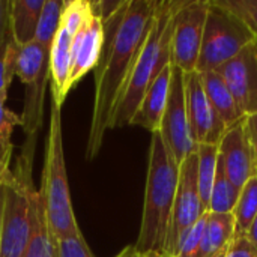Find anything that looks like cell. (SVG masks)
I'll return each mask as SVG.
<instances>
[{
  "label": "cell",
  "instance_id": "cell-30",
  "mask_svg": "<svg viewBox=\"0 0 257 257\" xmlns=\"http://www.w3.org/2000/svg\"><path fill=\"white\" fill-rule=\"evenodd\" d=\"M220 5L236 14L253 32L257 42V0H217Z\"/></svg>",
  "mask_w": 257,
  "mask_h": 257
},
{
  "label": "cell",
  "instance_id": "cell-12",
  "mask_svg": "<svg viewBox=\"0 0 257 257\" xmlns=\"http://www.w3.org/2000/svg\"><path fill=\"white\" fill-rule=\"evenodd\" d=\"M218 157L223 161L229 181L239 191L250 178L256 176L254 157L247 126V116L238 120L224 133L218 145Z\"/></svg>",
  "mask_w": 257,
  "mask_h": 257
},
{
  "label": "cell",
  "instance_id": "cell-34",
  "mask_svg": "<svg viewBox=\"0 0 257 257\" xmlns=\"http://www.w3.org/2000/svg\"><path fill=\"white\" fill-rule=\"evenodd\" d=\"M6 176L2 181V184H0V251H2V236H3V209H5V184H6Z\"/></svg>",
  "mask_w": 257,
  "mask_h": 257
},
{
  "label": "cell",
  "instance_id": "cell-29",
  "mask_svg": "<svg viewBox=\"0 0 257 257\" xmlns=\"http://www.w3.org/2000/svg\"><path fill=\"white\" fill-rule=\"evenodd\" d=\"M53 257H95V254L78 229L53 242Z\"/></svg>",
  "mask_w": 257,
  "mask_h": 257
},
{
  "label": "cell",
  "instance_id": "cell-7",
  "mask_svg": "<svg viewBox=\"0 0 257 257\" xmlns=\"http://www.w3.org/2000/svg\"><path fill=\"white\" fill-rule=\"evenodd\" d=\"M208 8L209 2L206 0H179L173 14L172 63L184 74L196 71Z\"/></svg>",
  "mask_w": 257,
  "mask_h": 257
},
{
  "label": "cell",
  "instance_id": "cell-14",
  "mask_svg": "<svg viewBox=\"0 0 257 257\" xmlns=\"http://www.w3.org/2000/svg\"><path fill=\"white\" fill-rule=\"evenodd\" d=\"M170 78H172V62L163 68V71L155 77L152 84L148 87L130 125L142 126L148 130L151 134L160 131L163 114L167 105Z\"/></svg>",
  "mask_w": 257,
  "mask_h": 257
},
{
  "label": "cell",
  "instance_id": "cell-36",
  "mask_svg": "<svg viewBox=\"0 0 257 257\" xmlns=\"http://www.w3.org/2000/svg\"><path fill=\"white\" fill-rule=\"evenodd\" d=\"M114 257H142V253L136 248V245H128Z\"/></svg>",
  "mask_w": 257,
  "mask_h": 257
},
{
  "label": "cell",
  "instance_id": "cell-15",
  "mask_svg": "<svg viewBox=\"0 0 257 257\" xmlns=\"http://www.w3.org/2000/svg\"><path fill=\"white\" fill-rule=\"evenodd\" d=\"M72 41L71 35L63 27L59 29L57 35L50 48V90L51 101L59 107L63 105L66 96L69 95V75L72 65Z\"/></svg>",
  "mask_w": 257,
  "mask_h": 257
},
{
  "label": "cell",
  "instance_id": "cell-5",
  "mask_svg": "<svg viewBox=\"0 0 257 257\" xmlns=\"http://www.w3.org/2000/svg\"><path fill=\"white\" fill-rule=\"evenodd\" d=\"M36 137H26L21 154L11 169L5 184V209H3V236L0 257H23L30 215V194L33 191V157Z\"/></svg>",
  "mask_w": 257,
  "mask_h": 257
},
{
  "label": "cell",
  "instance_id": "cell-33",
  "mask_svg": "<svg viewBox=\"0 0 257 257\" xmlns=\"http://www.w3.org/2000/svg\"><path fill=\"white\" fill-rule=\"evenodd\" d=\"M9 3L11 0H0V42L6 36L11 24H9Z\"/></svg>",
  "mask_w": 257,
  "mask_h": 257
},
{
  "label": "cell",
  "instance_id": "cell-31",
  "mask_svg": "<svg viewBox=\"0 0 257 257\" xmlns=\"http://www.w3.org/2000/svg\"><path fill=\"white\" fill-rule=\"evenodd\" d=\"M226 257H257V248L247 239L245 235L235 238Z\"/></svg>",
  "mask_w": 257,
  "mask_h": 257
},
{
  "label": "cell",
  "instance_id": "cell-13",
  "mask_svg": "<svg viewBox=\"0 0 257 257\" xmlns=\"http://www.w3.org/2000/svg\"><path fill=\"white\" fill-rule=\"evenodd\" d=\"M104 44V23L93 15L72 41V65L69 75V89L72 90L78 81L95 69Z\"/></svg>",
  "mask_w": 257,
  "mask_h": 257
},
{
  "label": "cell",
  "instance_id": "cell-37",
  "mask_svg": "<svg viewBox=\"0 0 257 257\" xmlns=\"http://www.w3.org/2000/svg\"><path fill=\"white\" fill-rule=\"evenodd\" d=\"M9 170H11V161H6V160L0 158V184H2V181L5 179V176L8 175Z\"/></svg>",
  "mask_w": 257,
  "mask_h": 257
},
{
  "label": "cell",
  "instance_id": "cell-1",
  "mask_svg": "<svg viewBox=\"0 0 257 257\" xmlns=\"http://www.w3.org/2000/svg\"><path fill=\"white\" fill-rule=\"evenodd\" d=\"M158 6L160 0H123L104 21V44L93 69L95 95L84 152L89 161L101 152L117 101L152 29Z\"/></svg>",
  "mask_w": 257,
  "mask_h": 257
},
{
  "label": "cell",
  "instance_id": "cell-9",
  "mask_svg": "<svg viewBox=\"0 0 257 257\" xmlns=\"http://www.w3.org/2000/svg\"><path fill=\"white\" fill-rule=\"evenodd\" d=\"M184 77L185 74L172 63L169 98L160 126L161 139L178 166H181V163L196 151L190 133Z\"/></svg>",
  "mask_w": 257,
  "mask_h": 257
},
{
  "label": "cell",
  "instance_id": "cell-25",
  "mask_svg": "<svg viewBox=\"0 0 257 257\" xmlns=\"http://www.w3.org/2000/svg\"><path fill=\"white\" fill-rule=\"evenodd\" d=\"M236 236L245 235L251 221L257 215V175L250 178L241 188L236 206L233 209Z\"/></svg>",
  "mask_w": 257,
  "mask_h": 257
},
{
  "label": "cell",
  "instance_id": "cell-22",
  "mask_svg": "<svg viewBox=\"0 0 257 257\" xmlns=\"http://www.w3.org/2000/svg\"><path fill=\"white\" fill-rule=\"evenodd\" d=\"M239 190L232 185L229 181L223 161L218 157L217 160V172H215V179L211 191V199L208 205V212L212 214H232L236 202H238Z\"/></svg>",
  "mask_w": 257,
  "mask_h": 257
},
{
  "label": "cell",
  "instance_id": "cell-16",
  "mask_svg": "<svg viewBox=\"0 0 257 257\" xmlns=\"http://www.w3.org/2000/svg\"><path fill=\"white\" fill-rule=\"evenodd\" d=\"M236 238L233 214L208 212L197 257H226Z\"/></svg>",
  "mask_w": 257,
  "mask_h": 257
},
{
  "label": "cell",
  "instance_id": "cell-6",
  "mask_svg": "<svg viewBox=\"0 0 257 257\" xmlns=\"http://www.w3.org/2000/svg\"><path fill=\"white\" fill-rule=\"evenodd\" d=\"M253 41V32L236 14L217 0H209L196 71L199 74L217 71Z\"/></svg>",
  "mask_w": 257,
  "mask_h": 257
},
{
  "label": "cell",
  "instance_id": "cell-38",
  "mask_svg": "<svg viewBox=\"0 0 257 257\" xmlns=\"http://www.w3.org/2000/svg\"><path fill=\"white\" fill-rule=\"evenodd\" d=\"M142 257H173L169 254L167 251H148V253H142Z\"/></svg>",
  "mask_w": 257,
  "mask_h": 257
},
{
  "label": "cell",
  "instance_id": "cell-18",
  "mask_svg": "<svg viewBox=\"0 0 257 257\" xmlns=\"http://www.w3.org/2000/svg\"><path fill=\"white\" fill-rule=\"evenodd\" d=\"M23 257H53V238L39 193L33 188L30 194L29 235Z\"/></svg>",
  "mask_w": 257,
  "mask_h": 257
},
{
  "label": "cell",
  "instance_id": "cell-27",
  "mask_svg": "<svg viewBox=\"0 0 257 257\" xmlns=\"http://www.w3.org/2000/svg\"><path fill=\"white\" fill-rule=\"evenodd\" d=\"M92 17H93V12H92L90 2H87V0L66 2L65 11H63V15H62L60 27H63L71 35L75 36Z\"/></svg>",
  "mask_w": 257,
  "mask_h": 257
},
{
  "label": "cell",
  "instance_id": "cell-3",
  "mask_svg": "<svg viewBox=\"0 0 257 257\" xmlns=\"http://www.w3.org/2000/svg\"><path fill=\"white\" fill-rule=\"evenodd\" d=\"M178 5L179 0L160 2L152 29L140 50V54L117 101L110 130L123 128L131 123V119L137 111L148 87L163 71V68L172 62L173 14Z\"/></svg>",
  "mask_w": 257,
  "mask_h": 257
},
{
  "label": "cell",
  "instance_id": "cell-11",
  "mask_svg": "<svg viewBox=\"0 0 257 257\" xmlns=\"http://www.w3.org/2000/svg\"><path fill=\"white\" fill-rule=\"evenodd\" d=\"M217 72L230 89L244 116L257 113V42L253 41Z\"/></svg>",
  "mask_w": 257,
  "mask_h": 257
},
{
  "label": "cell",
  "instance_id": "cell-20",
  "mask_svg": "<svg viewBox=\"0 0 257 257\" xmlns=\"http://www.w3.org/2000/svg\"><path fill=\"white\" fill-rule=\"evenodd\" d=\"M50 84V68L32 86L26 87L24 110L21 117V128L26 137H38L44 120V99Z\"/></svg>",
  "mask_w": 257,
  "mask_h": 257
},
{
  "label": "cell",
  "instance_id": "cell-17",
  "mask_svg": "<svg viewBox=\"0 0 257 257\" xmlns=\"http://www.w3.org/2000/svg\"><path fill=\"white\" fill-rule=\"evenodd\" d=\"M200 80H202L205 93H206L211 105L214 107L215 113L224 123L226 130H229L238 120L245 117L244 113L241 111L239 105L236 104L230 89L227 87L226 81L217 71H209V72L200 74Z\"/></svg>",
  "mask_w": 257,
  "mask_h": 257
},
{
  "label": "cell",
  "instance_id": "cell-19",
  "mask_svg": "<svg viewBox=\"0 0 257 257\" xmlns=\"http://www.w3.org/2000/svg\"><path fill=\"white\" fill-rule=\"evenodd\" d=\"M44 3L45 0H11L9 24L18 47L35 41Z\"/></svg>",
  "mask_w": 257,
  "mask_h": 257
},
{
  "label": "cell",
  "instance_id": "cell-35",
  "mask_svg": "<svg viewBox=\"0 0 257 257\" xmlns=\"http://www.w3.org/2000/svg\"><path fill=\"white\" fill-rule=\"evenodd\" d=\"M245 236H247V239H248V241L257 248V215L254 217V220L251 221V224H250V227H248Z\"/></svg>",
  "mask_w": 257,
  "mask_h": 257
},
{
  "label": "cell",
  "instance_id": "cell-4",
  "mask_svg": "<svg viewBox=\"0 0 257 257\" xmlns=\"http://www.w3.org/2000/svg\"><path fill=\"white\" fill-rule=\"evenodd\" d=\"M38 193L45 209L53 242L80 229L74 214L68 184L63 151L62 107L53 101L50 108V125L45 139L41 187Z\"/></svg>",
  "mask_w": 257,
  "mask_h": 257
},
{
  "label": "cell",
  "instance_id": "cell-2",
  "mask_svg": "<svg viewBox=\"0 0 257 257\" xmlns=\"http://www.w3.org/2000/svg\"><path fill=\"white\" fill-rule=\"evenodd\" d=\"M178 179L179 166L169 154L160 131L154 133L149 149L142 224L134 244L140 253L166 251Z\"/></svg>",
  "mask_w": 257,
  "mask_h": 257
},
{
  "label": "cell",
  "instance_id": "cell-24",
  "mask_svg": "<svg viewBox=\"0 0 257 257\" xmlns=\"http://www.w3.org/2000/svg\"><path fill=\"white\" fill-rule=\"evenodd\" d=\"M65 5H66V0H45L44 3L35 41L48 51L51 48L54 36L57 35L60 29Z\"/></svg>",
  "mask_w": 257,
  "mask_h": 257
},
{
  "label": "cell",
  "instance_id": "cell-32",
  "mask_svg": "<svg viewBox=\"0 0 257 257\" xmlns=\"http://www.w3.org/2000/svg\"><path fill=\"white\" fill-rule=\"evenodd\" d=\"M247 126H248V136H250V143H251V149H253L257 173V113L247 116Z\"/></svg>",
  "mask_w": 257,
  "mask_h": 257
},
{
  "label": "cell",
  "instance_id": "cell-28",
  "mask_svg": "<svg viewBox=\"0 0 257 257\" xmlns=\"http://www.w3.org/2000/svg\"><path fill=\"white\" fill-rule=\"evenodd\" d=\"M18 45L12 38L11 27L0 42V92L8 90L15 77V57Z\"/></svg>",
  "mask_w": 257,
  "mask_h": 257
},
{
  "label": "cell",
  "instance_id": "cell-26",
  "mask_svg": "<svg viewBox=\"0 0 257 257\" xmlns=\"http://www.w3.org/2000/svg\"><path fill=\"white\" fill-rule=\"evenodd\" d=\"M8 90L0 92V158L11 161L12 160V134L17 126H21V117L8 108Z\"/></svg>",
  "mask_w": 257,
  "mask_h": 257
},
{
  "label": "cell",
  "instance_id": "cell-21",
  "mask_svg": "<svg viewBox=\"0 0 257 257\" xmlns=\"http://www.w3.org/2000/svg\"><path fill=\"white\" fill-rule=\"evenodd\" d=\"M50 51L36 41L18 47L15 57V75L24 84L32 86L45 71H48Z\"/></svg>",
  "mask_w": 257,
  "mask_h": 257
},
{
  "label": "cell",
  "instance_id": "cell-10",
  "mask_svg": "<svg viewBox=\"0 0 257 257\" xmlns=\"http://www.w3.org/2000/svg\"><path fill=\"white\" fill-rule=\"evenodd\" d=\"M185 102L190 122V133L194 146L215 145L218 146L227 131L214 107L211 105L199 72L185 74Z\"/></svg>",
  "mask_w": 257,
  "mask_h": 257
},
{
  "label": "cell",
  "instance_id": "cell-8",
  "mask_svg": "<svg viewBox=\"0 0 257 257\" xmlns=\"http://www.w3.org/2000/svg\"><path fill=\"white\" fill-rule=\"evenodd\" d=\"M208 212L197 185V157L193 152L179 166L178 188L172 211L166 251L175 254L184 235Z\"/></svg>",
  "mask_w": 257,
  "mask_h": 257
},
{
  "label": "cell",
  "instance_id": "cell-23",
  "mask_svg": "<svg viewBox=\"0 0 257 257\" xmlns=\"http://www.w3.org/2000/svg\"><path fill=\"white\" fill-rule=\"evenodd\" d=\"M197 157V185L203 205L208 209L211 191L217 172L218 146L215 145H197L194 151Z\"/></svg>",
  "mask_w": 257,
  "mask_h": 257
}]
</instances>
